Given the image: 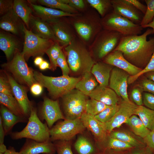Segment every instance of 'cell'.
<instances>
[{
  "mask_svg": "<svg viewBox=\"0 0 154 154\" xmlns=\"http://www.w3.org/2000/svg\"><path fill=\"white\" fill-rule=\"evenodd\" d=\"M151 34L152 29L148 28L141 35L123 36L114 50L121 51L124 58L133 65L145 68L154 52V37L147 40V36Z\"/></svg>",
  "mask_w": 154,
  "mask_h": 154,
  "instance_id": "obj_1",
  "label": "cell"
},
{
  "mask_svg": "<svg viewBox=\"0 0 154 154\" xmlns=\"http://www.w3.org/2000/svg\"><path fill=\"white\" fill-rule=\"evenodd\" d=\"M86 46L76 38L64 47L70 70L74 75L82 76L86 72H91L96 62Z\"/></svg>",
  "mask_w": 154,
  "mask_h": 154,
  "instance_id": "obj_2",
  "label": "cell"
},
{
  "mask_svg": "<svg viewBox=\"0 0 154 154\" xmlns=\"http://www.w3.org/2000/svg\"><path fill=\"white\" fill-rule=\"evenodd\" d=\"M97 13L93 15L79 13L71 17L69 22L73 27L80 40L89 46L98 34L103 29L101 18Z\"/></svg>",
  "mask_w": 154,
  "mask_h": 154,
  "instance_id": "obj_3",
  "label": "cell"
},
{
  "mask_svg": "<svg viewBox=\"0 0 154 154\" xmlns=\"http://www.w3.org/2000/svg\"><path fill=\"white\" fill-rule=\"evenodd\" d=\"M37 82L46 88L50 95L53 98L62 97L75 88L81 77H73L62 76L57 77L45 76L37 71L33 72Z\"/></svg>",
  "mask_w": 154,
  "mask_h": 154,
  "instance_id": "obj_4",
  "label": "cell"
},
{
  "mask_svg": "<svg viewBox=\"0 0 154 154\" xmlns=\"http://www.w3.org/2000/svg\"><path fill=\"white\" fill-rule=\"evenodd\" d=\"M123 36L117 31L102 29L89 46V50L95 61L104 59L114 51Z\"/></svg>",
  "mask_w": 154,
  "mask_h": 154,
  "instance_id": "obj_5",
  "label": "cell"
},
{
  "mask_svg": "<svg viewBox=\"0 0 154 154\" xmlns=\"http://www.w3.org/2000/svg\"><path fill=\"white\" fill-rule=\"evenodd\" d=\"M12 137L15 139L26 138L38 142H44L48 141L50 139V130L45 124L39 120L36 110L31 107L27 125L21 131L13 133Z\"/></svg>",
  "mask_w": 154,
  "mask_h": 154,
  "instance_id": "obj_6",
  "label": "cell"
},
{
  "mask_svg": "<svg viewBox=\"0 0 154 154\" xmlns=\"http://www.w3.org/2000/svg\"><path fill=\"white\" fill-rule=\"evenodd\" d=\"M103 29L117 31L124 36L139 35L143 28L113 11L101 18Z\"/></svg>",
  "mask_w": 154,
  "mask_h": 154,
  "instance_id": "obj_7",
  "label": "cell"
},
{
  "mask_svg": "<svg viewBox=\"0 0 154 154\" xmlns=\"http://www.w3.org/2000/svg\"><path fill=\"white\" fill-rule=\"evenodd\" d=\"M88 97L75 88L62 97L66 119L73 120L80 118L86 112Z\"/></svg>",
  "mask_w": 154,
  "mask_h": 154,
  "instance_id": "obj_8",
  "label": "cell"
},
{
  "mask_svg": "<svg viewBox=\"0 0 154 154\" xmlns=\"http://www.w3.org/2000/svg\"><path fill=\"white\" fill-rule=\"evenodd\" d=\"M24 32V42L21 53L26 60L31 56L42 55L55 42L50 39L38 36L28 29L26 27Z\"/></svg>",
  "mask_w": 154,
  "mask_h": 154,
  "instance_id": "obj_9",
  "label": "cell"
},
{
  "mask_svg": "<svg viewBox=\"0 0 154 154\" xmlns=\"http://www.w3.org/2000/svg\"><path fill=\"white\" fill-rule=\"evenodd\" d=\"M3 66L8 69L20 82L30 87L37 82L33 72L28 66L26 60L19 51L15 53L10 61Z\"/></svg>",
  "mask_w": 154,
  "mask_h": 154,
  "instance_id": "obj_10",
  "label": "cell"
},
{
  "mask_svg": "<svg viewBox=\"0 0 154 154\" xmlns=\"http://www.w3.org/2000/svg\"><path fill=\"white\" fill-rule=\"evenodd\" d=\"M85 128L80 118L73 120L65 119L50 130V138L53 141H68Z\"/></svg>",
  "mask_w": 154,
  "mask_h": 154,
  "instance_id": "obj_11",
  "label": "cell"
},
{
  "mask_svg": "<svg viewBox=\"0 0 154 154\" xmlns=\"http://www.w3.org/2000/svg\"><path fill=\"white\" fill-rule=\"evenodd\" d=\"M119 104L118 110L109 121L105 123L99 121L102 127L108 133L125 123L132 116L135 115L137 106L133 102H129L122 99Z\"/></svg>",
  "mask_w": 154,
  "mask_h": 154,
  "instance_id": "obj_12",
  "label": "cell"
},
{
  "mask_svg": "<svg viewBox=\"0 0 154 154\" xmlns=\"http://www.w3.org/2000/svg\"><path fill=\"white\" fill-rule=\"evenodd\" d=\"M63 17L55 21L48 23L59 44L63 48L69 44L76 38L69 21Z\"/></svg>",
  "mask_w": 154,
  "mask_h": 154,
  "instance_id": "obj_13",
  "label": "cell"
},
{
  "mask_svg": "<svg viewBox=\"0 0 154 154\" xmlns=\"http://www.w3.org/2000/svg\"><path fill=\"white\" fill-rule=\"evenodd\" d=\"M129 76L125 71L115 67L111 71L109 84V87L118 96L129 102H131L129 98L127 93V80Z\"/></svg>",
  "mask_w": 154,
  "mask_h": 154,
  "instance_id": "obj_14",
  "label": "cell"
},
{
  "mask_svg": "<svg viewBox=\"0 0 154 154\" xmlns=\"http://www.w3.org/2000/svg\"><path fill=\"white\" fill-rule=\"evenodd\" d=\"M26 26L13 9L0 17L1 29L17 36H24V31Z\"/></svg>",
  "mask_w": 154,
  "mask_h": 154,
  "instance_id": "obj_15",
  "label": "cell"
},
{
  "mask_svg": "<svg viewBox=\"0 0 154 154\" xmlns=\"http://www.w3.org/2000/svg\"><path fill=\"white\" fill-rule=\"evenodd\" d=\"M111 2L112 11L140 25L143 14L127 0H111Z\"/></svg>",
  "mask_w": 154,
  "mask_h": 154,
  "instance_id": "obj_16",
  "label": "cell"
},
{
  "mask_svg": "<svg viewBox=\"0 0 154 154\" xmlns=\"http://www.w3.org/2000/svg\"><path fill=\"white\" fill-rule=\"evenodd\" d=\"M104 62L124 70L130 76H133L142 70L132 64L124 57L122 52L119 50H114L104 59Z\"/></svg>",
  "mask_w": 154,
  "mask_h": 154,
  "instance_id": "obj_17",
  "label": "cell"
},
{
  "mask_svg": "<svg viewBox=\"0 0 154 154\" xmlns=\"http://www.w3.org/2000/svg\"><path fill=\"white\" fill-rule=\"evenodd\" d=\"M41 115L49 127H51L58 120L65 119L61 111L58 101L47 98H45L44 100Z\"/></svg>",
  "mask_w": 154,
  "mask_h": 154,
  "instance_id": "obj_18",
  "label": "cell"
},
{
  "mask_svg": "<svg viewBox=\"0 0 154 154\" xmlns=\"http://www.w3.org/2000/svg\"><path fill=\"white\" fill-rule=\"evenodd\" d=\"M28 2L31 7L35 15L47 23L55 21L63 17H73L77 15Z\"/></svg>",
  "mask_w": 154,
  "mask_h": 154,
  "instance_id": "obj_19",
  "label": "cell"
},
{
  "mask_svg": "<svg viewBox=\"0 0 154 154\" xmlns=\"http://www.w3.org/2000/svg\"><path fill=\"white\" fill-rule=\"evenodd\" d=\"M29 27V30L38 36L43 38L50 39L59 43L48 23L35 15H31Z\"/></svg>",
  "mask_w": 154,
  "mask_h": 154,
  "instance_id": "obj_20",
  "label": "cell"
},
{
  "mask_svg": "<svg viewBox=\"0 0 154 154\" xmlns=\"http://www.w3.org/2000/svg\"><path fill=\"white\" fill-rule=\"evenodd\" d=\"M21 42L17 36L1 30L0 31V49L5 53L7 60L17 51Z\"/></svg>",
  "mask_w": 154,
  "mask_h": 154,
  "instance_id": "obj_21",
  "label": "cell"
},
{
  "mask_svg": "<svg viewBox=\"0 0 154 154\" xmlns=\"http://www.w3.org/2000/svg\"><path fill=\"white\" fill-rule=\"evenodd\" d=\"M80 119L85 128L91 132L99 144L105 140L108 133L103 129L94 116L85 112Z\"/></svg>",
  "mask_w": 154,
  "mask_h": 154,
  "instance_id": "obj_22",
  "label": "cell"
},
{
  "mask_svg": "<svg viewBox=\"0 0 154 154\" xmlns=\"http://www.w3.org/2000/svg\"><path fill=\"white\" fill-rule=\"evenodd\" d=\"M7 75L11 86L13 95L24 115H28L31 111V106L25 89L18 83L12 76L8 74Z\"/></svg>",
  "mask_w": 154,
  "mask_h": 154,
  "instance_id": "obj_23",
  "label": "cell"
},
{
  "mask_svg": "<svg viewBox=\"0 0 154 154\" xmlns=\"http://www.w3.org/2000/svg\"><path fill=\"white\" fill-rule=\"evenodd\" d=\"M91 98L110 106L119 103V98L115 91L108 86H97L89 95Z\"/></svg>",
  "mask_w": 154,
  "mask_h": 154,
  "instance_id": "obj_24",
  "label": "cell"
},
{
  "mask_svg": "<svg viewBox=\"0 0 154 154\" xmlns=\"http://www.w3.org/2000/svg\"><path fill=\"white\" fill-rule=\"evenodd\" d=\"M109 134L111 137L119 140L133 147L147 146L143 138L136 135L130 129L123 128L113 130Z\"/></svg>",
  "mask_w": 154,
  "mask_h": 154,
  "instance_id": "obj_25",
  "label": "cell"
},
{
  "mask_svg": "<svg viewBox=\"0 0 154 154\" xmlns=\"http://www.w3.org/2000/svg\"><path fill=\"white\" fill-rule=\"evenodd\" d=\"M113 66L103 61H98L93 66L91 72L96 78L100 85L108 86L111 71Z\"/></svg>",
  "mask_w": 154,
  "mask_h": 154,
  "instance_id": "obj_26",
  "label": "cell"
},
{
  "mask_svg": "<svg viewBox=\"0 0 154 154\" xmlns=\"http://www.w3.org/2000/svg\"><path fill=\"white\" fill-rule=\"evenodd\" d=\"M98 83L91 72H87L82 76L81 79L76 84L75 88L85 95L89 96L98 86Z\"/></svg>",
  "mask_w": 154,
  "mask_h": 154,
  "instance_id": "obj_27",
  "label": "cell"
},
{
  "mask_svg": "<svg viewBox=\"0 0 154 154\" xmlns=\"http://www.w3.org/2000/svg\"><path fill=\"white\" fill-rule=\"evenodd\" d=\"M54 148L49 141L42 142L33 141L25 146L20 152L22 154L49 153L53 152Z\"/></svg>",
  "mask_w": 154,
  "mask_h": 154,
  "instance_id": "obj_28",
  "label": "cell"
},
{
  "mask_svg": "<svg viewBox=\"0 0 154 154\" xmlns=\"http://www.w3.org/2000/svg\"><path fill=\"white\" fill-rule=\"evenodd\" d=\"M13 9L29 30V20L33 12L29 3L25 0H14Z\"/></svg>",
  "mask_w": 154,
  "mask_h": 154,
  "instance_id": "obj_29",
  "label": "cell"
},
{
  "mask_svg": "<svg viewBox=\"0 0 154 154\" xmlns=\"http://www.w3.org/2000/svg\"><path fill=\"white\" fill-rule=\"evenodd\" d=\"M125 123L129 126L130 130L135 134L143 139L151 131L145 126L140 118L136 115L132 116Z\"/></svg>",
  "mask_w": 154,
  "mask_h": 154,
  "instance_id": "obj_30",
  "label": "cell"
},
{
  "mask_svg": "<svg viewBox=\"0 0 154 154\" xmlns=\"http://www.w3.org/2000/svg\"><path fill=\"white\" fill-rule=\"evenodd\" d=\"M135 115L138 116L145 126L150 131L154 128V110L142 105L138 106Z\"/></svg>",
  "mask_w": 154,
  "mask_h": 154,
  "instance_id": "obj_31",
  "label": "cell"
},
{
  "mask_svg": "<svg viewBox=\"0 0 154 154\" xmlns=\"http://www.w3.org/2000/svg\"><path fill=\"white\" fill-rule=\"evenodd\" d=\"M0 102L16 116L21 117L25 115L17 101L13 96L0 92Z\"/></svg>",
  "mask_w": 154,
  "mask_h": 154,
  "instance_id": "obj_32",
  "label": "cell"
},
{
  "mask_svg": "<svg viewBox=\"0 0 154 154\" xmlns=\"http://www.w3.org/2000/svg\"><path fill=\"white\" fill-rule=\"evenodd\" d=\"M35 1L46 7L60 10L74 15L80 13L76 9L67 4L62 2L60 0H38Z\"/></svg>",
  "mask_w": 154,
  "mask_h": 154,
  "instance_id": "obj_33",
  "label": "cell"
},
{
  "mask_svg": "<svg viewBox=\"0 0 154 154\" xmlns=\"http://www.w3.org/2000/svg\"><path fill=\"white\" fill-rule=\"evenodd\" d=\"M104 150L114 149L118 150H128L133 148L131 145L119 140L111 137L108 134L106 139L99 144Z\"/></svg>",
  "mask_w": 154,
  "mask_h": 154,
  "instance_id": "obj_34",
  "label": "cell"
},
{
  "mask_svg": "<svg viewBox=\"0 0 154 154\" xmlns=\"http://www.w3.org/2000/svg\"><path fill=\"white\" fill-rule=\"evenodd\" d=\"M86 1L97 11L101 18L112 11L111 0H87Z\"/></svg>",
  "mask_w": 154,
  "mask_h": 154,
  "instance_id": "obj_35",
  "label": "cell"
},
{
  "mask_svg": "<svg viewBox=\"0 0 154 154\" xmlns=\"http://www.w3.org/2000/svg\"><path fill=\"white\" fill-rule=\"evenodd\" d=\"M1 118L5 132H7L17 123L20 118L7 108L2 106L1 108Z\"/></svg>",
  "mask_w": 154,
  "mask_h": 154,
  "instance_id": "obj_36",
  "label": "cell"
},
{
  "mask_svg": "<svg viewBox=\"0 0 154 154\" xmlns=\"http://www.w3.org/2000/svg\"><path fill=\"white\" fill-rule=\"evenodd\" d=\"M74 147L78 154H94L96 151L95 148L90 141L82 136L78 137Z\"/></svg>",
  "mask_w": 154,
  "mask_h": 154,
  "instance_id": "obj_37",
  "label": "cell"
},
{
  "mask_svg": "<svg viewBox=\"0 0 154 154\" xmlns=\"http://www.w3.org/2000/svg\"><path fill=\"white\" fill-rule=\"evenodd\" d=\"M63 47L58 43H54L46 51V53L48 56L50 62V69L54 70L56 68L57 61L59 55L62 50Z\"/></svg>",
  "mask_w": 154,
  "mask_h": 154,
  "instance_id": "obj_38",
  "label": "cell"
},
{
  "mask_svg": "<svg viewBox=\"0 0 154 154\" xmlns=\"http://www.w3.org/2000/svg\"><path fill=\"white\" fill-rule=\"evenodd\" d=\"M108 106L100 101L90 98L86 101V112L95 116Z\"/></svg>",
  "mask_w": 154,
  "mask_h": 154,
  "instance_id": "obj_39",
  "label": "cell"
},
{
  "mask_svg": "<svg viewBox=\"0 0 154 154\" xmlns=\"http://www.w3.org/2000/svg\"><path fill=\"white\" fill-rule=\"evenodd\" d=\"M119 108V104L108 106L102 112L95 116L100 122L105 123L109 121L114 115Z\"/></svg>",
  "mask_w": 154,
  "mask_h": 154,
  "instance_id": "obj_40",
  "label": "cell"
},
{
  "mask_svg": "<svg viewBox=\"0 0 154 154\" xmlns=\"http://www.w3.org/2000/svg\"><path fill=\"white\" fill-rule=\"evenodd\" d=\"M147 9L140 24L143 27L151 23L154 18V0H145Z\"/></svg>",
  "mask_w": 154,
  "mask_h": 154,
  "instance_id": "obj_41",
  "label": "cell"
},
{
  "mask_svg": "<svg viewBox=\"0 0 154 154\" xmlns=\"http://www.w3.org/2000/svg\"><path fill=\"white\" fill-rule=\"evenodd\" d=\"M57 66L61 68L62 75L68 76L70 71L66 59L62 50L58 58L57 61Z\"/></svg>",
  "mask_w": 154,
  "mask_h": 154,
  "instance_id": "obj_42",
  "label": "cell"
},
{
  "mask_svg": "<svg viewBox=\"0 0 154 154\" xmlns=\"http://www.w3.org/2000/svg\"><path fill=\"white\" fill-rule=\"evenodd\" d=\"M139 86L141 91L154 95V82L146 77L141 80Z\"/></svg>",
  "mask_w": 154,
  "mask_h": 154,
  "instance_id": "obj_43",
  "label": "cell"
},
{
  "mask_svg": "<svg viewBox=\"0 0 154 154\" xmlns=\"http://www.w3.org/2000/svg\"><path fill=\"white\" fill-rule=\"evenodd\" d=\"M55 145L58 154H73L71 146L67 141H62Z\"/></svg>",
  "mask_w": 154,
  "mask_h": 154,
  "instance_id": "obj_44",
  "label": "cell"
},
{
  "mask_svg": "<svg viewBox=\"0 0 154 154\" xmlns=\"http://www.w3.org/2000/svg\"><path fill=\"white\" fill-rule=\"evenodd\" d=\"M0 92L5 94L13 96L10 84L8 79L1 76L0 78Z\"/></svg>",
  "mask_w": 154,
  "mask_h": 154,
  "instance_id": "obj_45",
  "label": "cell"
},
{
  "mask_svg": "<svg viewBox=\"0 0 154 154\" xmlns=\"http://www.w3.org/2000/svg\"><path fill=\"white\" fill-rule=\"evenodd\" d=\"M13 0H0V15L3 16L13 9Z\"/></svg>",
  "mask_w": 154,
  "mask_h": 154,
  "instance_id": "obj_46",
  "label": "cell"
},
{
  "mask_svg": "<svg viewBox=\"0 0 154 154\" xmlns=\"http://www.w3.org/2000/svg\"><path fill=\"white\" fill-rule=\"evenodd\" d=\"M141 90L139 88H135L133 89L131 93V98L136 105L138 106L142 105L143 98Z\"/></svg>",
  "mask_w": 154,
  "mask_h": 154,
  "instance_id": "obj_47",
  "label": "cell"
},
{
  "mask_svg": "<svg viewBox=\"0 0 154 154\" xmlns=\"http://www.w3.org/2000/svg\"><path fill=\"white\" fill-rule=\"evenodd\" d=\"M60 1L68 5L78 11L83 10L86 8L85 1L83 0H60Z\"/></svg>",
  "mask_w": 154,
  "mask_h": 154,
  "instance_id": "obj_48",
  "label": "cell"
},
{
  "mask_svg": "<svg viewBox=\"0 0 154 154\" xmlns=\"http://www.w3.org/2000/svg\"><path fill=\"white\" fill-rule=\"evenodd\" d=\"M143 104L146 107L154 110V95L145 92L143 96Z\"/></svg>",
  "mask_w": 154,
  "mask_h": 154,
  "instance_id": "obj_49",
  "label": "cell"
},
{
  "mask_svg": "<svg viewBox=\"0 0 154 154\" xmlns=\"http://www.w3.org/2000/svg\"><path fill=\"white\" fill-rule=\"evenodd\" d=\"M143 139L147 146L154 152V128Z\"/></svg>",
  "mask_w": 154,
  "mask_h": 154,
  "instance_id": "obj_50",
  "label": "cell"
},
{
  "mask_svg": "<svg viewBox=\"0 0 154 154\" xmlns=\"http://www.w3.org/2000/svg\"><path fill=\"white\" fill-rule=\"evenodd\" d=\"M134 149L131 154H153L154 152L149 147L146 146L141 147H134Z\"/></svg>",
  "mask_w": 154,
  "mask_h": 154,
  "instance_id": "obj_51",
  "label": "cell"
},
{
  "mask_svg": "<svg viewBox=\"0 0 154 154\" xmlns=\"http://www.w3.org/2000/svg\"><path fill=\"white\" fill-rule=\"evenodd\" d=\"M30 89L31 93L33 95L38 96L42 93L43 90V86L37 82L31 86Z\"/></svg>",
  "mask_w": 154,
  "mask_h": 154,
  "instance_id": "obj_52",
  "label": "cell"
},
{
  "mask_svg": "<svg viewBox=\"0 0 154 154\" xmlns=\"http://www.w3.org/2000/svg\"><path fill=\"white\" fill-rule=\"evenodd\" d=\"M138 10L141 12L143 15L146 12L147 6L137 0H127Z\"/></svg>",
  "mask_w": 154,
  "mask_h": 154,
  "instance_id": "obj_53",
  "label": "cell"
},
{
  "mask_svg": "<svg viewBox=\"0 0 154 154\" xmlns=\"http://www.w3.org/2000/svg\"><path fill=\"white\" fill-rule=\"evenodd\" d=\"M5 130L3 125L2 120L1 116L0 117V144L3 143L5 135Z\"/></svg>",
  "mask_w": 154,
  "mask_h": 154,
  "instance_id": "obj_54",
  "label": "cell"
},
{
  "mask_svg": "<svg viewBox=\"0 0 154 154\" xmlns=\"http://www.w3.org/2000/svg\"><path fill=\"white\" fill-rule=\"evenodd\" d=\"M39 67L40 70H44L50 68V64L47 61L44 60Z\"/></svg>",
  "mask_w": 154,
  "mask_h": 154,
  "instance_id": "obj_55",
  "label": "cell"
},
{
  "mask_svg": "<svg viewBox=\"0 0 154 154\" xmlns=\"http://www.w3.org/2000/svg\"><path fill=\"white\" fill-rule=\"evenodd\" d=\"M43 60V58L41 56H37L35 59L34 62L35 65L39 66Z\"/></svg>",
  "mask_w": 154,
  "mask_h": 154,
  "instance_id": "obj_56",
  "label": "cell"
},
{
  "mask_svg": "<svg viewBox=\"0 0 154 154\" xmlns=\"http://www.w3.org/2000/svg\"><path fill=\"white\" fill-rule=\"evenodd\" d=\"M145 74L147 78L154 82V71L148 72Z\"/></svg>",
  "mask_w": 154,
  "mask_h": 154,
  "instance_id": "obj_57",
  "label": "cell"
},
{
  "mask_svg": "<svg viewBox=\"0 0 154 154\" xmlns=\"http://www.w3.org/2000/svg\"><path fill=\"white\" fill-rule=\"evenodd\" d=\"M0 154H22L21 153L17 152L13 149H7L4 153H0Z\"/></svg>",
  "mask_w": 154,
  "mask_h": 154,
  "instance_id": "obj_58",
  "label": "cell"
},
{
  "mask_svg": "<svg viewBox=\"0 0 154 154\" xmlns=\"http://www.w3.org/2000/svg\"><path fill=\"white\" fill-rule=\"evenodd\" d=\"M147 27H150L153 30V34L154 33V18L153 21L149 24L144 26L143 28H146Z\"/></svg>",
  "mask_w": 154,
  "mask_h": 154,
  "instance_id": "obj_59",
  "label": "cell"
},
{
  "mask_svg": "<svg viewBox=\"0 0 154 154\" xmlns=\"http://www.w3.org/2000/svg\"><path fill=\"white\" fill-rule=\"evenodd\" d=\"M7 150L6 146L3 143L0 144V153H4Z\"/></svg>",
  "mask_w": 154,
  "mask_h": 154,
  "instance_id": "obj_60",
  "label": "cell"
}]
</instances>
